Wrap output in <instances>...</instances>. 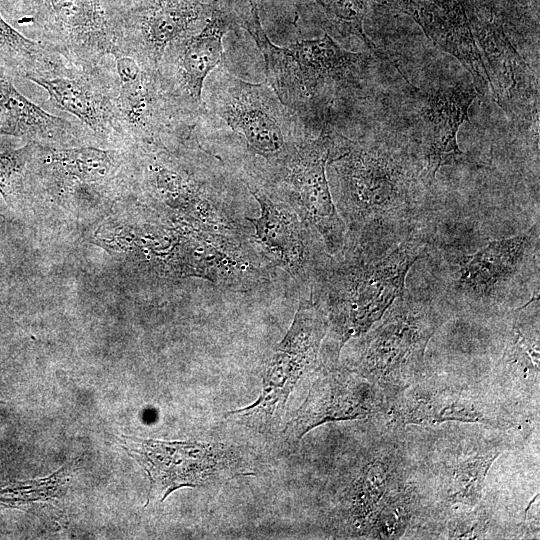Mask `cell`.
I'll use <instances>...</instances> for the list:
<instances>
[{"mask_svg":"<svg viewBox=\"0 0 540 540\" xmlns=\"http://www.w3.org/2000/svg\"><path fill=\"white\" fill-rule=\"evenodd\" d=\"M475 87L457 85L439 89L424 98L420 116L424 124L423 171L424 183L431 187L437 171L446 164L467 159L457 143V133L468 110L477 97Z\"/></svg>","mask_w":540,"mask_h":540,"instance_id":"obj_22","label":"cell"},{"mask_svg":"<svg viewBox=\"0 0 540 540\" xmlns=\"http://www.w3.org/2000/svg\"><path fill=\"white\" fill-rule=\"evenodd\" d=\"M259 204L258 218L246 217L254 229L250 241L271 268L284 270L310 294L331 255L320 235L285 201L252 181H243Z\"/></svg>","mask_w":540,"mask_h":540,"instance_id":"obj_15","label":"cell"},{"mask_svg":"<svg viewBox=\"0 0 540 540\" xmlns=\"http://www.w3.org/2000/svg\"><path fill=\"white\" fill-rule=\"evenodd\" d=\"M519 414L496 394L426 375L386 397L378 422L391 428L445 422L477 423L498 430L519 424Z\"/></svg>","mask_w":540,"mask_h":540,"instance_id":"obj_10","label":"cell"},{"mask_svg":"<svg viewBox=\"0 0 540 540\" xmlns=\"http://www.w3.org/2000/svg\"><path fill=\"white\" fill-rule=\"evenodd\" d=\"M495 440L468 439L453 443L424 472L418 468L426 516L434 524L447 512L477 506L483 495L488 471L501 454Z\"/></svg>","mask_w":540,"mask_h":540,"instance_id":"obj_17","label":"cell"},{"mask_svg":"<svg viewBox=\"0 0 540 540\" xmlns=\"http://www.w3.org/2000/svg\"><path fill=\"white\" fill-rule=\"evenodd\" d=\"M19 26L56 50L71 66H96L117 53L103 0H30Z\"/></svg>","mask_w":540,"mask_h":540,"instance_id":"obj_14","label":"cell"},{"mask_svg":"<svg viewBox=\"0 0 540 540\" xmlns=\"http://www.w3.org/2000/svg\"><path fill=\"white\" fill-rule=\"evenodd\" d=\"M125 451L146 471L150 486L147 504L163 502L182 487L217 484L253 474L241 453L221 442L161 441L122 436Z\"/></svg>","mask_w":540,"mask_h":540,"instance_id":"obj_11","label":"cell"},{"mask_svg":"<svg viewBox=\"0 0 540 540\" xmlns=\"http://www.w3.org/2000/svg\"><path fill=\"white\" fill-rule=\"evenodd\" d=\"M332 143L333 130L327 121L317 136H309L297 146L277 179L265 189L288 203L320 235L329 254L335 255L344 246L346 227L326 173Z\"/></svg>","mask_w":540,"mask_h":540,"instance_id":"obj_13","label":"cell"},{"mask_svg":"<svg viewBox=\"0 0 540 540\" xmlns=\"http://www.w3.org/2000/svg\"><path fill=\"white\" fill-rule=\"evenodd\" d=\"M113 58L119 118L130 146L166 140L191 129L172 109L156 71L123 53Z\"/></svg>","mask_w":540,"mask_h":540,"instance_id":"obj_21","label":"cell"},{"mask_svg":"<svg viewBox=\"0 0 540 540\" xmlns=\"http://www.w3.org/2000/svg\"><path fill=\"white\" fill-rule=\"evenodd\" d=\"M0 66L14 78L69 75L71 66L56 50L16 30L0 11Z\"/></svg>","mask_w":540,"mask_h":540,"instance_id":"obj_26","label":"cell"},{"mask_svg":"<svg viewBox=\"0 0 540 540\" xmlns=\"http://www.w3.org/2000/svg\"><path fill=\"white\" fill-rule=\"evenodd\" d=\"M327 329L324 313L310 296L302 297L289 329L263 370L259 397L228 415L259 429L279 423L295 386L323 365L321 347Z\"/></svg>","mask_w":540,"mask_h":540,"instance_id":"obj_9","label":"cell"},{"mask_svg":"<svg viewBox=\"0 0 540 540\" xmlns=\"http://www.w3.org/2000/svg\"><path fill=\"white\" fill-rule=\"evenodd\" d=\"M376 425L336 491L334 519L344 537L399 539L424 516L418 468L401 428Z\"/></svg>","mask_w":540,"mask_h":540,"instance_id":"obj_3","label":"cell"},{"mask_svg":"<svg viewBox=\"0 0 540 540\" xmlns=\"http://www.w3.org/2000/svg\"><path fill=\"white\" fill-rule=\"evenodd\" d=\"M30 0H0V11L5 15V19L17 21L23 15ZM3 15V16H4Z\"/></svg>","mask_w":540,"mask_h":540,"instance_id":"obj_30","label":"cell"},{"mask_svg":"<svg viewBox=\"0 0 540 540\" xmlns=\"http://www.w3.org/2000/svg\"><path fill=\"white\" fill-rule=\"evenodd\" d=\"M383 391L343 364L325 366L315 373L308 394L287 423L284 434L299 440L322 424L378 419L384 410Z\"/></svg>","mask_w":540,"mask_h":540,"instance_id":"obj_18","label":"cell"},{"mask_svg":"<svg viewBox=\"0 0 540 540\" xmlns=\"http://www.w3.org/2000/svg\"><path fill=\"white\" fill-rule=\"evenodd\" d=\"M208 77L193 134L235 148L243 156L241 180L270 187L312 135L268 83L242 80L219 65Z\"/></svg>","mask_w":540,"mask_h":540,"instance_id":"obj_2","label":"cell"},{"mask_svg":"<svg viewBox=\"0 0 540 540\" xmlns=\"http://www.w3.org/2000/svg\"><path fill=\"white\" fill-rule=\"evenodd\" d=\"M239 22L252 36L265 64L267 83L279 100L307 125L327 110L339 91L358 83L369 57L341 47L328 33L281 47L265 33L257 0Z\"/></svg>","mask_w":540,"mask_h":540,"instance_id":"obj_5","label":"cell"},{"mask_svg":"<svg viewBox=\"0 0 540 540\" xmlns=\"http://www.w3.org/2000/svg\"><path fill=\"white\" fill-rule=\"evenodd\" d=\"M348 33L359 37L369 48L377 51L376 45L363 30L366 0H315Z\"/></svg>","mask_w":540,"mask_h":540,"instance_id":"obj_29","label":"cell"},{"mask_svg":"<svg viewBox=\"0 0 540 540\" xmlns=\"http://www.w3.org/2000/svg\"><path fill=\"white\" fill-rule=\"evenodd\" d=\"M327 165L335 180L334 203L346 227L344 245L381 257L412 232L431 226L429 187L418 157L333 131Z\"/></svg>","mask_w":540,"mask_h":540,"instance_id":"obj_1","label":"cell"},{"mask_svg":"<svg viewBox=\"0 0 540 540\" xmlns=\"http://www.w3.org/2000/svg\"><path fill=\"white\" fill-rule=\"evenodd\" d=\"M426 36L459 60L472 75L478 93L491 92V82L464 10L456 0H397Z\"/></svg>","mask_w":540,"mask_h":540,"instance_id":"obj_23","label":"cell"},{"mask_svg":"<svg viewBox=\"0 0 540 540\" xmlns=\"http://www.w3.org/2000/svg\"><path fill=\"white\" fill-rule=\"evenodd\" d=\"M493 521L488 507L480 502L473 508L447 512L430 529L432 535L445 539H485L492 538Z\"/></svg>","mask_w":540,"mask_h":540,"instance_id":"obj_28","label":"cell"},{"mask_svg":"<svg viewBox=\"0 0 540 540\" xmlns=\"http://www.w3.org/2000/svg\"><path fill=\"white\" fill-rule=\"evenodd\" d=\"M235 17L214 7L197 33L172 44L162 56L157 74L163 92L176 115L193 126L202 107L205 80L221 63L223 38Z\"/></svg>","mask_w":540,"mask_h":540,"instance_id":"obj_16","label":"cell"},{"mask_svg":"<svg viewBox=\"0 0 540 540\" xmlns=\"http://www.w3.org/2000/svg\"><path fill=\"white\" fill-rule=\"evenodd\" d=\"M37 142L0 152V194L14 206L32 191V167Z\"/></svg>","mask_w":540,"mask_h":540,"instance_id":"obj_27","label":"cell"},{"mask_svg":"<svg viewBox=\"0 0 540 540\" xmlns=\"http://www.w3.org/2000/svg\"><path fill=\"white\" fill-rule=\"evenodd\" d=\"M190 137L132 146L133 180L171 212L214 233L249 239L221 190L184 152Z\"/></svg>","mask_w":540,"mask_h":540,"instance_id":"obj_8","label":"cell"},{"mask_svg":"<svg viewBox=\"0 0 540 540\" xmlns=\"http://www.w3.org/2000/svg\"><path fill=\"white\" fill-rule=\"evenodd\" d=\"M29 81L47 91L52 106L73 115L92 140L131 147L119 118L118 77L102 62L69 75L33 77Z\"/></svg>","mask_w":540,"mask_h":540,"instance_id":"obj_19","label":"cell"},{"mask_svg":"<svg viewBox=\"0 0 540 540\" xmlns=\"http://www.w3.org/2000/svg\"><path fill=\"white\" fill-rule=\"evenodd\" d=\"M477 38L489 66L486 69L497 104L510 116L537 110L535 74L503 32L497 29L477 31Z\"/></svg>","mask_w":540,"mask_h":540,"instance_id":"obj_25","label":"cell"},{"mask_svg":"<svg viewBox=\"0 0 540 540\" xmlns=\"http://www.w3.org/2000/svg\"><path fill=\"white\" fill-rule=\"evenodd\" d=\"M504 347L493 368L498 397L517 414L538 415L540 391L539 291L505 314Z\"/></svg>","mask_w":540,"mask_h":540,"instance_id":"obj_20","label":"cell"},{"mask_svg":"<svg viewBox=\"0 0 540 540\" xmlns=\"http://www.w3.org/2000/svg\"><path fill=\"white\" fill-rule=\"evenodd\" d=\"M453 313L440 295L404 289L381 319L354 338L345 365L379 387L385 398L425 373L430 339Z\"/></svg>","mask_w":540,"mask_h":540,"instance_id":"obj_6","label":"cell"},{"mask_svg":"<svg viewBox=\"0 0 540 540\" xmlns=\"http://www.w3.org/2000/svg\"><path fill=\"white\" fill-rule=\"evenodd\" d=\"M103 1L116 54L132 56L156 72L165 51L201 30L215 7L209 0Z\"/></svg>","mask_w":540,"mask_h":540,"instance_id":"obj_12","label":"cell"},{"mask_svg":"<svg viewBox=\"0 0 540 540\" xmlns=\"http://www.w3.org/2000/svg\"><path fill=\"white\" fill-rule=\"evenodd\" d=\"M539 291V222L461 256L440 296L452 313L506 314Z\"/></svg>","mask_w":540,"mask_h":540,"instance_id":"obj_7","label":"cell"},{"mask_svg":"<svg viewBox=\"0 0 540 540\" xmlns=\"http://www.w3.org/2000/svg\"><path fill=\"white\" fill-rule=\"evenodd\" d=\"M431 235L432 226L417 229L381 257L367 256L349 246L331 255L309 294L328 323L321 347L324 365L339 364L344 346L374 326L402 294L407 274Z\"/></svg>","mask_w":540,"mask_h":540,"instance_id":"obj_4","label":"cell"},{"mask_svg":"<svg viewBox=\"0 0 540 540\" xmlns=\"http://www.w3.org/2000/svg\"><path fill=\"white\" fill-rule=\"evenodd\" d=\"M13 80L0 66V136L65 147L92 139L78 121L52 115L25 97Z\"/></svg>","mask_w":540,"mask_h":540,"instance_id":"obj_24","label":"cell"}]
</instances>
